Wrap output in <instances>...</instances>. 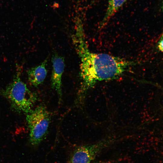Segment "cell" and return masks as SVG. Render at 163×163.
Here are the masks:
<instances>
[{
  "mask_svg": "<svg viewBox=\"0 0 163 163\" xmlns=\"http://www.w3.org/2000/svg\"><path fill=\"white\" fill-rule=\"evenodd\" d=\"M72 42L80 60L81 93L84 94L97 83L121 76L136 64L135 61L89 49L82 21L75 22Z\"/></svg>",
  "mask_w": 163,
  "mask_h": 163,
  "instance_id": "obj_1",
  "label": "cell"
},
{
  "mask_svg": "<svg viewBox=\"0 0 163 163\" xmlns=\"http://www.w3.org/2000/svg\"><path fill=\"white\" fill-rule=\"evenodd\" d=\"M20 72H17L12 82L2 92L16 111L26 114L32 110L37 100L36 94L27 88L21 80Z\"/></svg>",
  "mask_w": 163,
  "mask_h": 163,
  "instance_id": "obj_2",
  "label": "cell"
},
{
  "mask_svg": "<svg viewBox=\"0 0 163 163\" xmlns=\"http://www.w3.org/2000/svg\"><path fill=\"white\" fill-rule=\"evenodd\" d=\"M26 119L30 131V143L36 147L47 134L50 114L44 106L40 105L27 114Z\"/></svg>",
  "mask_w": 163,
  "mask_h": 163,
  "instance_id": "obj_3",
  "label": "cell"
},
{
  "mask_svg": "<svg viewBox=\"0 0 163 163\" xmlns=\"http://www.w3.org/2000/svg\"><path fill=\"white\" fill-rule=\"evenodd\" d=\"M113 141L112 139H106L94 144L77 146L71 153L68 163H91Z\"/></svg>",
  "mask_w": 163,
  "mask_h": 163,
  "instance_id": "obj_4",
  "label": "cell"
},
{
  "mask_svg": "<svg viewBox=\"0 0 163 163\" xmlns=\"http://www.w3.org/2000/svg\"><path fill=\"white\" fill-rule=\"evenodd\" d=\"M52 62L51 86L56 91L60 100L62 96V76L65 67L64 59L62 56L55 53L53 55Z\"/></svg>",
  "mask_w": 163,
  "mask_h": 163,
  "instance_id": "obj_5",
  "label": "cell"
},
{
  "mask_svg": "<svg viewBox=\"0 0 163 163\" xmlns=\"http://www.w3.org/2000/svg\"><path fill=\"white\" fill-rule=\"evenodd\" d=\"M47 61V60L45 59L40 64L28 70V81L32 85L37 87L43 82L47 74L46 68Z\"/></svg>",
  "mask_w": 163,
  "mask_h": 163,
  "instance_id": "obj_6",
  "label": "cell"
},
{
  "mask_svg": "<svg viewBox=\"0 0 163 163\" xmlns=\"http://www.w3.org/2000/svg\"><path fill=\"white\" fill-rule=\"evenodd\" d=\"M127 0H108L104 16L101 23L100 27L105 26L111 18L123 6Z\"/></svg>",
  "mask_w": 163,
  "mask_h": 163,
  "instance_id": "obj_7",
  "label": "cell"
},
{
  "mask_svg": "<svg viewBox=\"0 0 163 163\" xmlns=\"http://www.w3.org/2000/svg\"><path fill=\"white\" fill-rule=\"evenodd\" d=\"M158 48L160 51L163 52V37H161L158 43Z\"/></svg>",
  "mask_w": 163,
  "mask_h": 163,
  "instance_id": "obj_8",
  "label": "cell"
},
{
  "mask_svg": "<svg viewBox=\"0 0 163 163\" xmlns=\"http://www.w3.org/2000/svg\"><path fill=\"white\" fill-rule=\"evenodd\" d=\"M161 8L162 11H163V3H162L161 6Z\"/></svg>",
  "mask_w": 163,
  "mask_h": 163,
  "instance_id": "obj_9",
  "label": "cell"
},
{
  "mask_svg": "<svg viewBox=\"0 0 163 163\" xmlns=\"http://www.w3.org/2000/svg\"><path fill=\"white\" fill-rule=\"evenodd\" d=\"M161 37H163V33H162V34Z\"/></svg>",
  "mask_w": 163,
  "mask_h": 163,
  "instance_id": "obj_10",
  "label": "cell"
}]
</instances>
